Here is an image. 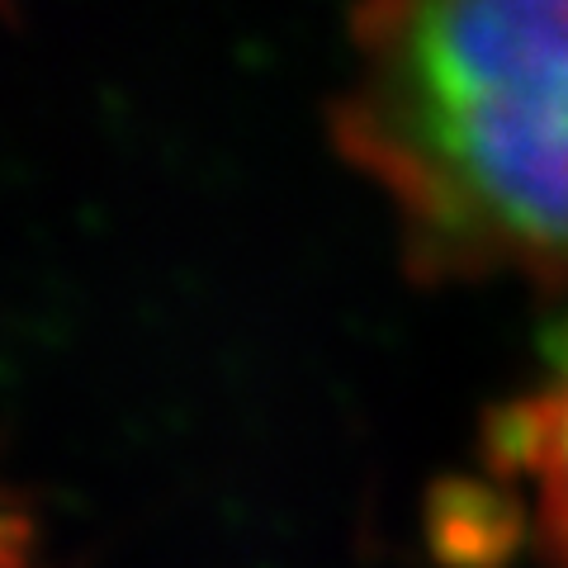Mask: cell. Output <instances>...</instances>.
<instances>
[{
  "label": "cell",
  "instance_id": "1",
  "mask_svg": "<svg viewBox=\"0 0 568 568\" xmlns=\"http://www.w3.org/2000/svg\"><path fill=\"white\" fill-rule=\"evenodd\" d=\"M336 148L432 280H568V0H361Z\"/></svg>",
  "mask_w": 568,
  "mask_h": 568
},
{
  "label": "cell",
  "instance_id": "2",
  "mask_svg": "<svg viewBox=\"0 0 568 568\" xmlns=\"http://www.w3.org/2000/svg\"><path fill=\"white\" fill-rule=\"evenodd\" d=\"M488 469L545 568H568V323L549 342L540 384L493 417Z\"/></svg>",
  "mask_w": 568,
  "mask_h": 568
}]
</instances>
